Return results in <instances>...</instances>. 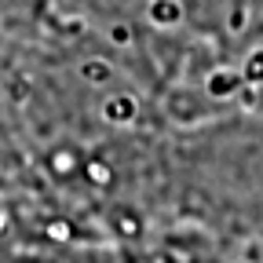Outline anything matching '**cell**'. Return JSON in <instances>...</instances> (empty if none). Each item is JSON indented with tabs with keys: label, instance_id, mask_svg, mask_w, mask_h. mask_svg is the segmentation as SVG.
<instances>
[{
	"label": "cell",
	"instance_id": "cell-1",
	"mask_svg": "<svg viewBox=\"0 0 263 263\" xmlns=\"http://www.w3.org/2000/svg\"><path fill=\"white\" fill-rule=\"evenodd\" d=\"M132 110H136V106H132V99H114V103L106 106V114H110L114 121H128Z\"/></svg>",
	"mask_w": 263,
	"mask_h": 263
},
{
	"label": "cell",
	"instance_id": "cell-2",
	"mask_svg": "<svg viewBox=\"0 0 263 263\" xmlns=\"http://www.w3.org/2000/svg\"><path fill=\"white\" fill-rule=\"evenodd\" d=\"M88 179L99 183V186H106V183H110V168H106L103 161H91V164H88Z\"/></svg>",
	"mask_w": 263,
	"mask_h": 263
},
{
	"label": "cell",
	"instance_id": "cell-3",
	"mask_svg": "<svg viewBox=\"0 0 263 263\" xmlns=\"http://www.w3.org/2000/svg\"><path fill=\"white\" fill-rule=\"evenodd\" d=\"M70 234H73L70 223H51V227H48V238H51V241H66Z\"/></svg>",
	"mask_w": 263,
	"mask_h": 263
},
{
	"label": "cell",
	"instance_id": "cell-4",
	"mask_svg": "<svg viewBox=\"0 0 263 263\" xmlns=\"http://www.w3.org/2000/svg\"><path fill=\"white\" fill-rule=\"evenodd\" d=\"M84 73H88L91 81H103V77H106V66H88V70H84Z\"/></svg>",
	"mask_w": 263,
	"mask_h": 263
},
{
	"label": "cell",
	"instance_id": "cell-5",
	"mask_svg": "<svg viewBox=\"0 0 263 263\" xmlns=\"http://www.w3.org/2000/svg\"><path fill=\"white\" fill-rule=\"evenodd\" d=\"M121 230L124 234H136V219H121Z\"/></svg>",
	"mask_w": 263,
	"mask_h": 263
},
{
	"label": "cell",
	"instance_id": "cell-6",
	"mask_svg": "<svg viewBox=\"0 0 263 263\" xmlns=\"http://www.w3.org/2000/svg\"><path fill=\"white\" fill-rule=\"evenodd\" d=\"M241 263H249V259H241Z\"/></svg>",
	"mask_w": 263,
	"mask_h": 263
}]
</instances>
